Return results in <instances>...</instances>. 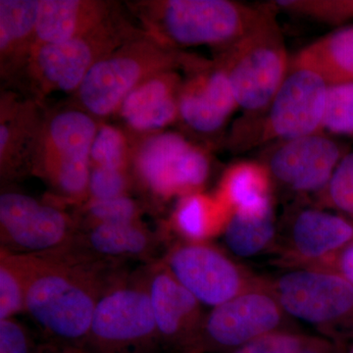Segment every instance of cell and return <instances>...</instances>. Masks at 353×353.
<instances>
[{"label": "cell", "instance_id": "obj_1", "mask_svg": "<svg viewBox=\"0 0 353 353\" xmlns=\"http://www.w3.org/2000/svg\"><path fill=\"white\" fill-rule=\"evenodd\" d=\"M19 256L26 276L25 312L46 343L87 348L97 304L119 278L108 273V262L82 259L68 250Z\"/></svg>", "mask_w": 353, "mask_h": 353}, {"label": "cell", "instance_id": "obj_2", "mask_svg": "<svg viewBox=\"0 0 353 353\" xmlns=\"http://www.w3.org/2000/svg\"><path fill=\"white\" fill-rule=\"evenodd\" d=\"M141 6L148 36L173 50L211 46L226 50L266 14L229 0H166Z\"/></svg>", "mask_w": 353, "mask_h": 353}, {"label": "cell", "instance_id": "obj_3", "mask_svg": "<svg viewBox=\"0 0 353 353\" xmlns=\"http://www.w3.org/2000/svg\"><path fill=\"white\" fill-rule=\"evenodd\" d=\"M196 63V59L185 57L148 34H141L97 61L77 95L88 114L108 117L118 112L127 95L148 79L181 64Z\"/></svg>", "mask_w": 353, "mask_h": 353}, {"label": "cell", "instance_id": "obj_4", "mask_svg": "<svg viewBox=\"0 0 353 353\" xmlns=\"http://www.w3.org/2000/svg\"><path fill=\"white\" fill-rule=\"evenodd\" d=\"M87 350L94 353H158V338L148 290V272L118 278L95 307Z\"/></svg>", "mask_w": 353, "mask_h": 353}, {"label": "cell", "instance_id": "obj_5", "mask_svg": "<svg viewBox=\"0 0 353 353\" xmlns=\"http://www.w3.org/2000/svg\"><path fill=\"white\" fill-rule=\"evenodd\" d=\"M225 51L220 65L226 72L238 105L248 112L269 108L290 66L272 14L266 12L254 29Z\"/></svg>", "mask_w": 353, "mask_h": 353}, {"label": "cell", "instance_id": "obj_6", "mask_svg": "<svg viewBox=\"0 0 353 353\" xmlns=\"http://www.w3.org/2000/svg\"><path fill=\"white\" fill-rule=\"evenodd\" d=\"M97 123L80 110H66L43 122L34 169L58 194L73 201L88 196L90 150Z\"/></svg>", "mask_w": 353, "mask_h": 353}, {"label": "cell", "instance_id": "obj_7", "mask_svg": "<svg viewBox=\"0 0 353 353\" xmlns=\"http://www.w3.org/2000/svg\"><path fill=\"white\" fill-rule=\"evenodd\" d=\"M139 36V32L110 17L69 41L34 46L26 66L41 92H77L97 61Z\"/></svg>", "mask_w": 353, "mask_h": 353}, {"label": "cell", "instance_id": "obj_8", "mask_svg": "<svg viewBox=\"0 0 353 353\" xmlns=\"http://www.w3.org/2000/svg\"><path fill=\"white\" fill-rule=\"evenodd\" d=\"M134 165L139 182L162 199L199 192L210 173L206 153L171 132L145 139L134 153Z\"/></svg>", "mask_w": 353, "mask_h": 353}, {"label": "cell", "instance_id": "obj_9", "mask_svg": "<svg viewBox=\"0 0 353 353\" xmlns=\"http://www.w3.org/2000/svg\"><path fill=\"white\" fill-rule=\"evenodd\" d=\"M285 314L271 290L252 287L205 316L194 353H232L260 336L284 330Z\"/></svg>", "mask_w": 353, "mask_h": 353}, {"label": "cell", "instance_id": "obj_10", "mask_svg": "<svg viewBox=\"0 0 353 353\" xmlns=\"http://www.w3.org/2000/svg\"><path fill=\"white\" fill-rule=\"evenodd\" d=\"M78 231L61 209L17 192L0 196L1 250L15 254H44L68 248Z\"/></svg>", "mask_w": 353, "mask_h": 353}, {"label": "cell", "instance_id": "obj_11", "mask_svg": "<svg viewBox=\"0 0 353 353\" xmlns=\"http://www.w3.org/2000/svg\"><path fill=\"white\" fill-rule=\"evenodd\" d=\"M271 292L285 314L315 326L336 324L353 312V285L336 271L288 272Z\"/></svg>", "mask_w": 353, "mask_h": 353}, {"label": "cell", "instance_id": "obj_12", "mask_svg": "<svg viewBox=\"0 0 353 353\" xmlns=\"http://www.w3.org/2000/svg\"><path fill=\"white\" fill-rule=\"evenodd\" d=\"M162 264L199 303L212 308L252 287L238 264L205 243L176 245Z\"/></svg>", "mask_w": 353, "mask_h": 353}, {"label": "cell", "instance_id": "obj_13", "mask_svg": "<svg viewBox=\"0 0 353 353\" xmlns=\"http://www.w3.org/2000/svg\"><path fill=\"white\" fill-rule=\"evenodd\" d=\"M328 87L319 73L292 62L289 73L269 106L268 137L289 141L319 134Z\"/></svg>", "mask_w": 353, "mask_h": 353}, {"label": "cell", "instance_id": "obj_14", "mask_svg": "<svg viewBox=\"0 0 353 353\" xmlns=\"http://www.w3.org/2000/svg\"><path fill=\"white\" fill-rule=\"evenodd\" d=\"M148 290L160 345L174 353H194L205 316L201 303L163 264L150 267Z\"/></svg>", "mask_w": 353, "mask_h": 353}, {"label": "cell", "instance_id": "obj_15", "mask_svg": "<svg viewBox=\"0 0 353 353\" xmlns=\"http://www.w3.org/2000/svg\"><path fill=\"white\" fill-rule=\"evenodd\" d=\"M341 160L340 148L321 134L289 139L269 157L267 168L279 183L294 192L325 189Z\"/></svg>", "mask_w": 353, "mask_h": 353}, {"label": "cell", "instance_id": "obj_16", "mask_svg": "<svg viewBox=\"0 0 353 353\" xmlns=\"http://www.w3.org/2000/svg\"><path fill=\"white\" fill-rule=\"evenodd\" d=\"M238 106L226 72L220 64L202 68L182 85L179 95L181 119L202 134L222 129Z\"/></svg>", "mask_w": 353, "mask_h": 353}, {"label": "cell", "instance_id": "obj_17", "mask_svg": "<svg viewBox=\"0 0 353 353\" xmlns=\"http://www.w3.org/2000/svg\"><path fill=\"white\" fill-rule=\"evenodd\" d=\"M43 124L36 105L2 97L0 110V168L2 178L34 169V154Z\"/></svg>", "mask_w": 353, "mask_h": 353}, {"label": "cell", "instance_id": "obj_18", "mask_svg": "<svg viewBox=\"0 0 353 353\" xmlns=\"http://www.w3.org/2000/svg\"><path fill=\"white\" fill-rule=\"evenodd\" d=\"M157 246L153 234L139 222L92 224L77 234L68 250L92 261L115 262L146 259Z\"/></svg>", "mask_w": 353, "mask_h": 353}, {"label": "cell", "instance_id": "obj_19", "mask_svg": "<svg viewBox=\"0 0 353 353\" xmlns=\"http://www.w3.org/2000/svg\"><path fill=\"white\" fill-rule=\"evenodd\" d=\"M181 85L178 74L162 72L141 83L121 104L120 117L136 132H154L163 129L179 116Z\"/></svg>", "mask_w": 353, "mask_h": 353}, {"label": "cell", "instance_id": "obj_20", "mask_svg": "<svg viewBox=\"0 0 353 353\" xmlns=\"http://www.w3.org/2000/svg\"><path fill=\"white\" fill-rule=\"evenodd\" d=\"M352 241V223L318 209H304L290 228V250L294 257L305 261H325L336 256Z\"/></svg>", "mask_w": 353, "mask_h": 353}, {"label": "cell", "instance_id": "obj_21", "mask_svg": "<svg viewBox=\"0 0 353 353\" xmlns=\"http://www.w3.org/2000/svg\"><path fill=\"white\" fill-rule=\"evenodd\" d=\"M111 14V4L97 0H39L34 46L76 38L99 27Z\"/></svg>", "mask_w": 353, "mask_h": 353}, {"label": "cell", "instance_id": "obj_22", "mask_svg": "<svg viewBox=\"0 0 353 353\" xmlns=\"http://www.w3.org/2000/svg\"><path fill=\"white\" fill-rule=\"evenodd\" d=\"M39 0H0V62L2 76L26 66L36 46Z\"/></svg>", "mask_w": 353, "mask_h": 353}, {"label": "cell", "instance_id": "obj_23", "mask_svg": "<svg viewBox=\"0 0 353 353\" xmlns=\"http://www.w3.org/2000/svg\"><path fill=\"white\" fill-rule=\"evenodd\" d=\"M271 175L254 161L232 165L223 176L216 197L231 213H261L273 209Z\"/></svg>", "mask_w": 353, "mask_h": 353}, {"label": "cell", "instance_id": "obj_24", "mask_svg": "<svg viewBox=\"0 0 353 353\" xmlns=\"http://www.w3.org/2000/svg\"><path fill=\"white\" fill-rule=\"evenodd\" d=\"M292 62L317 72L329 85L353 83V26L310 44Z\"/></svg>", "mask_w": 353, "mask_h": 353}, {"label": "cell", "instance_id": "obj_25", "mask_svg": "<svg viewBox=\"0 0 353 353\" xmlns=\"http://www.w3.org/2000/svg\"><path fill=\"white\" fill-rule=\"evenodd\" d=\"M231 211L217 199L194 192L181 197L173 215L176 233L187 243H204L224 231Z\"/></svg>", "mask_w": 353, "mask_h": 353}, {"label": "cell", "instance_id": "obj_26", "mask_svg": "<svg viewBox=\"0 0 353 353\" xmlns=\"http://www.w3.org/2000/svg\"><path fill=\"white\" fill-rule=\"evenodd\" d=\"M223 234L228 250L236 256L259 255L275 239L273 209L261 213H231Z\"/></svg>", "mask_w": 353, "mask_h": 353}, {"label": "cell", "instance_id": "obj_27", "mask_svg": "<svg viewBox=\"0 0 353 353\" xmlns=\"http://www.w3.org/2000/svg\"><path fill=\"white\" fill-rule=\"evenodd\" d=\"M26 276L19 254L0 253V320L24 312Z\"/></svg>", "mask_w": 353, "mask_h": 353}, {"label": "cell", "instance_id": "obj_28", "mask_svg": "<svg viewBox=\"0 0 353 353\" xmlns=\"http://www.w3.org/2000/svg\"><path fill=\"white\" fill-rule=\"evenodd\" d=\"M90 161L92 167L127 170L129 148L123 132L110 125L99 127L90 150Z\"/></svg>", "mask_w": 353, "mask_h": 353}, {"label": "cell", "instance_id": "obj_29", "mask_svg": "<svg viewBox=\"0 0 353 353\" xmlns=\"http://www.w3.org/2000/svg\"><path fill=\"white\" fill-rule=\"evenodd\" d=\"M323 129L333 134H353V83L329 85Z\"/></svg>", "mask_w": 353, "mask_h": 353}, {"label": "cell", "instance_id": "obj_30", "mask_svg": "<svg viewBox=\"0 0 353 353\" xmlns=\"http://www.w3.org/2000/svg\"><path fill=\"white\" fill-rule=\"evenodd\" d=\"M85 213L88 225L117 224L138 222L139 208L129 196H120L106 201H90Z\"/></svg>", "mask_w": 353, "mask_h": 353}, {"label": "cell", "instance_id": "obj_31", "mask_svg": "<svg viewBox=\"0 0 353 353\" xmlns=\"http://www.w3.org/2000/svg\"><path fill=\"white\" fill-rule=\"evenodd\" d=\"M130 178L127 170L92 167L88 181L90 201H106L127 196Z\"/></svg>", "mask_w": 353, "mask_h": 353}, {"label": "cell", "instance_id": "obj_32", "mask_svg": "<svg viewBox=\"0 0 353 353\" xmlns=\"http://www.w3.org/2000/svg\"><path fill=\"white\" fill-rule=\"evenodd\" d=\"M327 190L334 208L353 217V152L341 158Z\"/></svg>", "mask_w": 353, "mask_h": 353}, {"label": "cell", "instance_id": "obj_33", "mask_svg": "<svg viewBox=\"0 0 353 353\" xmlns=\"http://www.w3.org/2000/svg\"><path fill=\"white\" fill-rule=\"evenodd\" d=\"M306 336L280 330L250 341L232 353H297Z\"/></svg>", "mask_w": 353, "mask_h": 353}, {"label": "cell", "instance_id": "obj_34", "mask_svg": "<svg viewBox=\"0 0 353 353\" xmlns=\"http://www.w3.org/2000/svg\"><path fill=\"white\" fill-rule=\"evenodd\" d=\"M39 345L24 325L15 320H0V353H38Z\"/></svg>", "mask_w": 353, "mask_h": 353}, {"label": "cell", "instance_id": "obj_35", "mask_svg": "<svg viewBox=\"0 0 353 353\" xmlns=\"http://www.w3.org/2000/svg\"><path fill=\"white\" fill-rule=\"evenodd\" d=\"M336 257V272L353 285V241Z\"/></svg>", "mask_w": 353, "mask_h": 353}, {"label": "cell", "instance_id": "obj_36", "mask_svg": "<svg viewBox=\"0 0 353 353\" xmlns=\"http://www.w3.org/2000/svg\"><path fill=\"white\" fill-rule=\"evenodd\" d=\"M297 353H339L333 343L323 339L306 336Z\"/></svg>", "mask_w": 353, "mask_h": 353}, {"label": "cell", "instance_id": "obj_37", "mask_svg": "<svg viewBox=\"0 0 353 353\" xmlns=\"http://www.w3.org/2000/svg\"><path fill=\"white\" fill-rule=\"evenodd\" d=\"M38 353H94L87 348L65 347V345H54L46 343L39 345Z\"/></svg>", "mask_w": 353, "mask_h": 353}, {"label": "cell", "instance_id": "obj_38", "mask_svg": "<svg viewBox=\"0 0 353 353\" xmlns=\"http://www.w3.org/2000/svg\"><path fill=\"white\" fill-rule=\"evenodd\" d=\"M348 353H353V345H352V348H350V352H348Z\"/></svg>", "mask_w": 353, "mask_h": 353}]
</instances>
